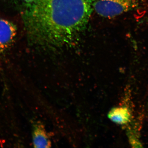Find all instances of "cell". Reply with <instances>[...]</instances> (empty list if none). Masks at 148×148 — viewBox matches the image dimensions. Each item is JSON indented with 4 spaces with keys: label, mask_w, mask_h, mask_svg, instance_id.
<instances>
[{
    "label": "cell",
    "mask_w": 148,
    "mask_h": 148,
    "mask_svg": "<svg viewBox=\"0 0 148 148\" xmlns=\"http://www.w3.org/2000/svg\"><path fill=\"white\" fill-rule=\"evenodd\" d=\"M3 50L1 48V46H0V53L3 52Z\"/></svg>",
    "instance_id": "7"
},
{
    "label": "cell",
    "mask_w": 148,
    "mask_h": 148,
    "mask_svg": "<svg viewBox=\"0 0 148 148\" xmlns=\"http://www.w3.org/2000/svg\"><path fill=\"white\" fill-rule=\"evenodd\" d=\"M109 119L117 124H126L130 118V112L125 107H117L112 109L109 112Z\"/></svg>",
    "instance_id": "5"
},
{
    "label": "cell",
    "mask_w": 148,
    "mask_h": 148,
    "mask_svg": "<svg viewBox=\"0 0 148 148\" xmlns=\"http://www.w3.org/2000/svg\"><path fill=\"white\" fill-rule=\"evenodd\" d=\"M16 34V27L13 24L0 18V46L3 50L10 46Z\"/></svg>",
    "instance_id": "3"
},
{
    "label": "cell",
    "mask_w": 148,
    "mask_h": 148,
    "mask_svg": "<svg viewBox=\"0 0 148 148\" xmlns=\"http://www.w3.org/2000/svg\"><path fill=\"white\" fill-rule=\"evenodd\" d=\"M96 0H34L25 13L30 36L39 45L69 46L85 29Z\"/></svg>",
    "instance_id": "1"
},
{
    "label": "cell",
    "mask_w": 148,
    "mask_h": 148,
    "mask_svg": "<svg viewBox=\"0 0 148 148\" xmlns=\"http://www.w3.org/2000/svg\"><path fill=\"white\" fill-rule=\"evenodd\" d=\"M27 3H32L34 0H23Z\"/></svg>",
    "instance_id": "6"
},
{
    "label": "cell",
    "mask_w": 148,
    "mask_h": 148,
    "mask_svg": "<svg viewBox=\"0 0 148 148\" xmlns=\"http://www.w3.org/2000/svg\"><path fill=\"white\" fill-rule=\"evenodd\" d=\"M139 5V0H96L94 10L100 16L110 18L134 10Z\"/></svg>",
    "instance_id": "2"
},
{
    "label": "cell",
    "mask_w": 148,
    "mask_h": 148,
    "mask_svg": "<svg viewBox=\"0 0 148 148\" xmlns=\"http://www.w3.org/2000/svg\"><path fill=\"white\" fill-rule=\"evenodd\" d=\"M33 145L35 148H49L51 143L49 136L42 124L36 123L33 126Z\"/></svg>",
    "instance_id": "4"
}]
</instances>
